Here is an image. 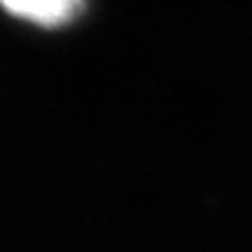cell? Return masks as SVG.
<instances>
[{"instance_id": "cell-1", "label": "cell", "mask_w": 252, "mask_h": 252, "mask_svg": "<svg viewBox=\"0 0 252 252\" xmlns=\"http://www.w3.org/2000/svg\"><path fill=\"white\" fill-rule=\"evenodd\" d=\"M0 5L12 17L54 28L77 14L82 0H0Z\"/></svg>"}]
</instances>
